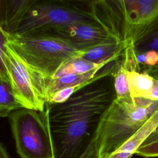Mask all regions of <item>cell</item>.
I'll return each mask as SVG.
<instances>
[{"instance_id":"603a6c76","label":"cell","mask_w":158,"mask_h":158,"mask_svg":"<svg viewBox=\"0 0 158 158\" xmlns=\"http://www.w3.org/2000/svg\"><path fill=\"white\" fill-rule=\"evenodd\" d=\"M148 99L158 102V80L154 78V82Z\"/></svg>"},{"instance_id":"cb8c5ba5","label":"cell","mask_w":158,"mask_h":158,"mask_svg":"<svg viewBox=\"0 0 158 158\" xmlns=\"http://www.w3.org/2000/svg\"><path fill=\"white\" fill-rule=\"evenodd\" d=\"M143 72L151 75L155 79L158 80V63L153 67H144Z\"/></svg>"},{"instance_id":"3957f363","label":"cell","mask_w":158,"mask_h":158,"mask_svg":"<svg viewBox=\"0 0 158 158\" xmlns=\"http://www.w3.org/2000/svg\"><path fill=\"white\" fill-rule=\"evenodd\" d=\"M96 22L91 1L36 0L12 35L38 34L80 23Z\"/></svg>"},{"instance_id":"484cf974","label":"cell","mask_w":158,"mask_h":158,"mask_svg":"<svg viewBox=\"0 0 158 158\" xmlns=\"http://www.w3.org/2000/svg\"><path fill=\"white\" fill-rule=\"evenodd\" d=\"M157 140H158V134L156 135H154V136H149L146 139V140L144 141V143H143L142 145L148 144L149 143H151V142H153V141H157Z\"/></svg>"},{"instance_id":"ac0fdd59","label":"cell","mask_w":158,"mask_h":158,"mask_svg":"<svg viewBox=\"0 0 158 158\" xmlns=\"http://www.w3.org/2000/svg\"><path fill=\"white\" fill-rule=\"evenodd\" d=\"M7 43V34L0 27V77L6 78H9L4 64V54Z\"/></svg>"},{"instance_id":"277c9868","label":"cell","mask_w":158,"mask_h":158,"mask_svg":"<svg viewBox=\"0 0 158 158\" xmlns=\"http://www.w3.org/2000/svg\"><path fill=\"white\" fill-rule=\"evenodd\" d=\"M7 41L28 65L49 77H52L64 61L78 53L68 43L54 36L7 34Z\"/></svg>"},{"instance_id":"9a60e30c","label":"cell","mask_w":158,"mask_h":158,"mask_svg":"<svg viewBox=\"0 0 158 158\" xmlns=\"http://www.w3.org/2000/svg\"><path fill=\"white\" fill-rule=\"evenodd\" d=\"M21 108L9 79L0 77V117H9L12 112Z\"/></svg>"},{"instance_id":"ba28073f","label":"cell","mask_w":158,"mask_h":158,"mask_svg":"<svg viewBox=\"0 0 158 158\" xmlns=\"http://www.w3.org/2000/svg\"><path fill=\"white\" fill-rule=\"evenodd\" d=\"M29 35L59 38L68 43L78 52L106 42L116 41L97 22L75 23L38 34Z\"/></svg>"},{"instance_id":"7402d4cb","label":"cell","mask_w":158,"mask_h":158,"mask_svg":"<svg viewBox=\"0 0 158 158\" xmlns=\"http://www.w3.org/2000/svg\"><path fill=\"white\" fill-rule=\"evenodd\" d=\"M7 14L6 0H0V27L4 30Z\"/></svg>"},{"instance_id":"44dd1931","label":"cell","mask_w":158,"mask_h":158,"mask_svg":"<svg viewBox=\"0 0 158 158\" xmlns=\"http://www.w3.org/2000/svg\"><path fill=\"white\" fill-rule=\"evenodd\" d=\"M145 60L143 65L144 67H153L158 63V53L155 51H148L144 52Z\"/></svg>"},{"instance_id":"7a4b0ae2","label":"cell","mask_w":158,"mask_h":158,"mask_svg":"<svg viewBox=\"0 0 158 158\" xmlns=\"http://www.w3.org/2000/svg\"><path fill=\"white\" fill-rule=\"evenodd\" d=\"M157 109V101L115 97L102 114L94 133L99 143V158L114 152L130 139Z\"/></svg>"},{"instance_id":"52a82bcc","label":"cell","mask_w":158,"mask_h":158,"mask_svg":"<svg viewBox=\"0 0 158 158\" xmlns=\"http://www.w3.org/2000/svg\"><path fill=\"white\" fill-rule=\"evenodd\" d=\"M115 1L122 15V43L126 48L158 21V0Z\"/></svg>"},{"instance_id":"6da1fadb","label":"cell","mask_w":158,"mask_h":158,"mask_svg":"<svg viewBox=\"0 0 158 158\" xmlns=\"http://www.w3.org/2000/svg\"><path fill=\"white\" fill-rule=\"evenodd\" d=\"M102 78L76 91L64 102L47 103L53 158H79L88 147L112 100Z\"/></svg>"},{"instance_id":"5bb4252c","label":"cell","mask_w":158,"mask_h":158,"mask_svg":"<svg viewBox=\"0 0 158 158\" xmlns=\"http://www.w3.org/2000/svg\"><path fill=\"white\" fill-rule=\"evenodd\" d=\"M127 80L131 98L148 99L154 82V78L143 72H128Z\"/></svg>"},{"instance_id":"2e32d148","label":"cell","mask_w":158,"mask_h":158,"mask_svg":"<svg viewBox=\"0 0 158 158\" xmlns=\"http://www.w3.org/2000/svg\"><path fill=\"white\" fill-rule=\"evenodd\" d=\"M133 47L136 54L151 50L158 53V21L145 30L133 42Z\"/></svg>"},{"instance_id":"30bf717a","label":"cell","mask_w":158,"mask_h":158,"mask_svg":"<svg viewBox=\"0 0 158 158\" xmlns=\"http://www.w3.org/2000/svg\"><path fill=\"white\" fill-rule=\"evenodd\" d=\"M158 126V109L142 127L114 152L102 158H131L136 150Z\"/></svg>"},{"instance_id":"7c38bea8","label":"cell","mask_w":158,"mask_h":158,"mask_svg":"<svg viewBox=\"0 0 158 158\" xmlns=\"http://www.w3.org/2000/svg\"><path fill=\"white\" fill-rule=\"evenodd\" d=\"M36 0H6L7 14L4 30L14 34Z\"/></svg>"},{"instance_id":"e0dca14e","label":"cell","mask_w":158,"mask_h":158,"mask_svg":"<svg viewBox=\"0 0 158 158\" xmlns=\"http://www.w3.org/2000/svg\"><path fill=\"white\" fill-rule=\"evenodd\" d=\"M128 72V68L123 60L119 62L117 67L114 69L112 76L114 77L115 98H117L122 99L130 96L127 80Z\"/></svg>"},{"instance_id":"4fadbf2b","label":"cell","mask_w":158,"mask_h":158,"mask_svg":"<svg viewBox=\"0 0 158 158\" xmlns=\"http://www.w3.org/2000/svg\"><path fill=\"white\" fill-rule=\"evenodd\" d=\"M110 63L111 62L97 64L76 55L64 61L51 78H59L69 74H82L87 73L94 70L102 69Z\"/></svg>"},{"instance_id":"8992f818","label":"cell","mask_w":158,"mask_h":158,"mask_svg":"<svg viewBox=\"0 0 158 158\" xmlns=\"http://www.w3.org/2000/svg\"><path fill=\"white\" fill-rule=\"evenodd\" d=\"M4 64L14 94L22 108L44 111L48 102L46 76L28 65L8 43Z\"/></svg>"},{"instance_id":"8fae6325","label":"cell","mask_w":158,"mask_h":158,"mask_svg":"<svg viewBox=\"0 0 158 158\" xmlns=\"http://www.w3.org/2000/svg\"><path fill=\"white\" fill-rule=\"evenodd\" d=\"M125 48L122 43L110 41L79 51L77 56L97 64L106 62H112L122 56Z\"/></svg>"},{"instance_id":"d6986e66","label":"cell","mask_w":158,"mask_h":158,"mask_svg":"<svg viewBox=\"0 0 158 158\" xmlns=\"http://www.w3.org/2000/svg\"><path fill=\"white\" fill-rule=\"evenodd\" d=\"M135 154L145 158L158 157V140L141 145Z\"/></svg>"},{"instance_id":"9c48e42d","label":"cell","mask_w":158,"mask_h":158,"mask_svg":"<svg viewBox=\"0 0 158 158\" xmlns=\"http://www.w3.org/2000/svg\"><path fill=\"white\" fill-rule=\"evenodd\" d=\"M102 69L94 70L82 74L65 75L56 78L46 77V88L48 101L50 97L58 91L69 88L72 89L75 93L76 91L94 81L109 75H112L114 68L104 70H102Z\"/></svg>"},{"instance_id":"d4e9b609","label":"cell","mask_w":158,"mask_h":158,"mask_svg":"<svg viewBox=\"0 0 158 158\" xmlns=\"http://www.w3.org/2000/svg\"><path fill=\"white\" fill-rule=\"evenodd\" d=\"M0 158H11L5 146L0 142Z\"/></svg>"},{"instance_id":"5b68a950","label":"cell","mask_w":158,"mask_h":158,"mask_svg":"<svg viewBox=\"0 0 158 158\" xmlns=\"http://www.w3.org/2000/svg\"><path fill=\"white\" fill-rule=\"evenodd\" d=\"M16 152L20 158H53L48 109L21 108L9 116Z\"/></svg>"},{"instance_id":"ffe728a7","label":"cell","mask_w":158,"mask_h":158,"mask_svg":"<svg viewBox=\"0 0 158 158\" xmlns=\"http://www.w3.org/2000/svg\"><path fill=\"white\" fill-rule=\"evenodd\" d=\"M79 158H99V143L94 135L88 147Z\"/></svg>"}]
</instances>
